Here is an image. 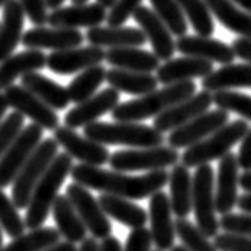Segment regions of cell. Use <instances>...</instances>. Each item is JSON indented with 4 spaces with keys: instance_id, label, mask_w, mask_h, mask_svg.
<instances>
[{
    "instance_id": "cell-11",
    "label": "cell",
    "mask_w": 251,
    "mask_h": 251,
    "mask_svg": "<svg viewBox=\"0 0 251 251\" xmlns=\"http://www.w3.org/2000/svg\"><path fill=\"white\" fill-rule=\"evenodd\" d=\"M8 107H11L19 115L32 120V123L40 126L46 130H56L59 127V116L56 110L48 107L45 102H42L37 96L32 94L23 86L11 84L10 88L3 91Z\"/></svg>"
},
{
    "instance_id": "cell-52",
    "label": "cell",
    "mask_w": 251,
    "mask_h": 251,
    "mask_svg": "<svg viewBox=\"0 0 251 251\" xmlns=\"http://www.w3.org/2000/svg\"><path fill=\"white\" fill-rule=\"evenodd\" d=\"M42 251H76L75 243H70V242H57L54 245H51L48 248H45Z\"/></svg>"
},
{
    "instance_id": "cell-13",
    "label": "cell",
    "mask_w": 251,
    "mask_h": 251,
    "mask_svg": "<svg viewBox=\"0 0 251 251\" xmlns=\"http://www.w3.org/2000/svg\"><path fill=\"white\" fill-rule=\"evenodd\" d=\"M52 138L57 142L59 147L64 148V151L72 159L80 161V164L100 167L110 159V153L105 148V145L89 140V138L80 135L75 129H70L67 126H59L54 130Z\"/></svg>"
},
{
    "instance_id": "cell-56",
    "label": "cell",
    "mask_w": 251,
    "mask_h": 251,
    "mask_svg": "<svg viewBox=\"0 0 251 251\" xmlns=\"http://www.w3.org/2000/svg\"><path fill=\"white\" fill-rule=\"evenodd\" d=\"M230 2L235 3V5H239V6H242L243 10L251 15V0H230Z\"/></svg>"
},
{
    "instance_id": "cell-30",
    "label": "cell",
    "mask_w": 251,
    "mask_h": 251,
    "mask_svg": "<svg viewBox=\"0 0 251 251\" xmlns=\"http://www.w3.org/2000/svg\"><path fill=\"white\" fill-rule=\"evenodd\" d=\"M21 78H23L21 80L23 88L30 91L32 94L37 96L42 102H45L52 110H64L70 103L67 88L50 80L48 76L38 74V72H32V74H27Z\"/></svg>"
},
{
    "instance_id": "cell-51",
    "label": "cell",
    "mask_w": 251,
    "mask_h": 251,
    "mask_svg": "<svg viewBox=\"0 0 251 251\" xmlns=\"http://www.w3.org/2000/svg\"><path fill=\"white\" fill-rule=\"evenodd\" d=\"M99 248H100V243L97 242V239H94V237H86L81 242V247L76 251H99Z\"/></svg>"
},
{
    "instance_id": "cell-54",
    "label": "cell",
    "mask_w": 251,
    "mask_h": 251,
    "mask_svg": "<svg viewBox=\"0 0 251 251\" xmlns=\"http://www.w3.org/2000/svg\"><path fill=\"white\" fill-rule=\"evenodd\" d=\"M237 207H239L243 213H250L251 215V194H243L239 197V201H237Z\"/></svg>"
},
{
    "instance_id": "cell-1",
    "label": "cell",
    "mask_w": 251,
    "mask_h": 251,
    "mask_svg": "<svg viewBox=\"0 0 251 251\" xmlns=\"http://www.w3.org/2000/svg\"><path fill=\"white\" fill-rule=\"evenodd\" d=\"M70 176L74 181L88 189L100 191L129 201H142L151 197L169 183L166 170H153L143 175H127L118 170H105L102 167L78 164L72 167Z\"/></svg>"
},
{
    "instance_id": "cell-26",
    "label": "cell",
    "mask_w": 251,
    "mask_h": 251,
    "mask_svg": "<svg viewBox=\"0 0 251 251\" xmlns=\"http://www.w3.org/2000/svg\"><path fill=\"white\" fill-rule=\"evenodd\" d=\"M43 67H46V54L42 50H25L11 54L0 62V91L10 88L16 78L38 72Z\"/></svg>"
},
{
    "instance_id": "cell-41",
    "label": "cell",
    "mask_w": 251,
    "mask_h": 251,
    "mask_svg": "<svg viewBox=\"0 0 251 251\" xmlns=\"http://www.w3.org/2000/svg\"><path fill=\"white\" fill-rule=\"evenodd\" d=\"M213 103L220 110L232 111L240 115L243 120L251 121V97L237 91H218L213 92Z\"/></svg>"
},
{
    "instance_id": "cell-28",
    "label": "cell",
    "mask_w": 251,
    "mask_h": 251,
    "mask_svg": "<svg viewBox=\"0 0 251 251\" xmlns=\"http://www.w3.org/2000/svg\"><path fill=\"white\" fill-rule=\"evenodd\" d=\"M170 207L176 218H188L193 211V175L183 164H175L169 174Z\"/></svg>"
},
{
    "instance_id": "cell-6",
    "label": "cell",
    "mask_w": 251,
    "mask_h": 251,
    "mask_svg": "<svg viewBox=\"0 0 251 251\" xmlns=\"http://www.w3.org/2000/svg\"><path fill=\"white\" fill-rule=\"evenodd\" d=\"M57 150L59 145L54 138H43L27 159V162L24 164V167L18 174L11 186V201L15 202L18 210L27 208L34 188L37 186L38 180L42 178L46 169L50 167V164L54 161V157L57 156Z\"/></svg>"
},
{
    "instance_id": "cell-27",
    "label": "cell",
    "mask_w": 251,
    "mask_h": 251,
    "mask_svg": "<svg viewBox=\"0 0 251 251\" xmlns=\"http://www.w3.org/2000/svg\"><path fill=\"white\" fill-rule=\"evenodd\" d=\"M105 61L115 69L140 72V74H153L159 69L161 61L154 52L140 50L138 46L127 48H110L105 52Z\"/></svg>"
},
{
    "instance_id": "cell-46",
    "label": "cell",
    "mask_w": 251,
    "mask_h": 251,
    "mask_svg": "<svg viewBox=\"0 0 251 251\" xmlns=\"http://www.w3.org/2000/svg\"><path fill=\"white\" fill-rule=\"evenodd\" d=\"M213 245L218 251H251V237L235 234H216Z\"/></svg>"
},
{
    "instance_id": "cell-60",
    "label": "cell",
    "mask_w": 251,
    "mask_h": 251,
    "mask_svg": "<svg viewBox=\"0 0 251 251\" xmlns=\"http://www.w3.org/2000/svg\"><path fill=\"white\" fill-rule=\"evenodd\" d=\"M74 5H80V3H88V0H72Z\"/></svg>"
},
{
    "instance_id": "cell-48",
    "label": "cell",
    "mask_w": 251,
    "mask_h": 251,
    "mask_svg": "<svg viewBox=\"0 0 251 251\" xmlns=\"http://www.w3.org/2000/svg\"><path fill=\"white\" fill-rule=\"evenodd\" d=\"M240 150L239 154H237V162H239V167L243 170H251V129H248V132L243 138L240 140Z\"/></svg>"
},
{
    "instance_id": "cell-16",
    "label": "cell",
    "mask_w": 251,
    "mask_h": 251,
    "mask_svg": "<svg viewBox=\"0 0 251 251\" xmlns=\"http://www.w3.org/2000/svg\"><path fill=\"white\" fill-rule=\"evenodd\" d=\"M105 61V51L97 46H78V48L52 51L46 56V67L57 75H72L83 72L92 65Z\"/></svg>"
},
{
    "instance_id": "cell-18",
    "label": "cell",
    "mask_w": 251,
    "mask_h": 251,
    "mask_svg": "<svg viewBox=\"0 0 251 251\" xmlns=\"http://www.w3.org/2000/svg\"><path fill=\"white\" fill-rule=\"evenodd\" d=\"M107 21V8L100 3H80L72 6H61L50 13L48 24L59 29H75L80 27H97Z\"/></svg>"
},
{
    "instance_id": "cell-43",
    "label": "cell",
    "mask_w": 251,
    "mask_h": 251,
    "mask_svg": "<svg viewBox=\"0 0 251 251\" xmlns=\"http://www.w3.org/2000/svg\"><path fill=\"white\" fill-rule=\"evenodd\" d=\"M220 227L227 234L251 237V215L250 213H226L221 215Z\"/></svg>"
},
{
    "instance_id": "cell-21",
    "label": "cell",
    "mask_w": 251,
    "mask_h": 251,
    "mask_svg": "<svg viewBox=\"0 0 251 251\" xmlns=\"http://www.w3.org/2000/svg\"><path fill=\"white\" fill-rule=\"evenodd\" d=\"M84 35L75 29L34 27L23 34L21 43L27 50H70L81 46Z\"/></svg>"
},
{
    "instance_id": "cell-37",
    "label": "cell",
    "mask_w": 251,
    "mask_h": 251,
    "mask_svg": "<svg viewBox=\"0 0 251 251\" xmlns=\"http://www.w3.org/2000/svg\"><path fill=\"white\" fill-rule=\"evenodd\" d=\"M184 13V18L193 25L197 35L210 37L215 32V23L205 0H176Z\"/></svg>"
},
{
    "instance_id": "cell-45",
    "label": "cell",
    "mask_w": 251,
    "mask_h": 251,
    "mask_svg": "<svg viewBox=\"0 0 251 251\" xmlns=\"http://www.w3.org/2000/svg\"><path fill=\"white\" fill-rule=\"evenodd\" d=\"M19 3L23 6L24 15L30 19L35 27H45L48 24L50 11L46 0H19Z\"/></svg>"
},
{
    "instance_id": "cell-50",
    "label": "cell",
    "mask_w": 251,
    "mask_h": 251,
    "mask_svg": "<svg viewBox=\"0 0 251 251\" xmlns=\"http://www.w3.org/2000/svg\"><path fill=\"white\" fill-rule=\"evenodd\" d=\"M99 251H123V247H121V242L116 239V237H107V239H103L102 243H100V248Z\"/></svg>"
},
{
    "instance_id": "cell-7",
    "label": "cell",
    "mask_w": 251,
    "mask_h": 251,
    "mask_svg": "<svg viewBox=\"0 0 251 251\" xmlns=\"http://www.w3.org/2000/svg\"><path fill=\"white\" fill-rule=\"evenodd\" d=\"M193 211L196 226L207 237H215L220 230L215 207V172L210 164L196 167L193 175Z\"/></svg>"
},
{
    "instance_id": "cell-35",
    "label": "cell",
    "mask_w": 251,
    "mask_h": 251,
    "mask_svg": "<svg viewBox=\"0 0 251 251\" xmlns=\"http://www.w3.org/2000/svg\"><path fill=\"white\" fill-rule=\"evenodd\" d=\"M105 76H107V69L100 64L92 65V67L80 72L67 86L70 102L81 103L88 100L102 86V83L105 81Z\"/></svg>"
},
{
    "instance_id": "cell-8",
    "label": "cell",
    "mask_w": 251,
    "mask_h": 251,
    "mask_svg": "<svg viewBox=\"0 0 251 251\" xmlns=\"http://www.w3.org/2000/svg\"><path fill=\"white\" fill-rule=\"evenodd\" d=\"M180 161L178 150L172 147L121 150L110 154V166L118 172H153L174 167Z\"/></svg>"
},
{
    "instance_id": "cell-39",
    "label": "cell",
    "mask_w": 251,
    "mask_h": 251,
    "mask_svg": "<svg viewBox=\"0 0 251 251\" xmlns=\"http://www.w3.org/2000/svg\"><path fill=\"white\" fill-rule=\"evenodd\" d=\"M175 232L183 242V247L189 251H218L213 242H210L208 237L196 224L188 221V218H178L175 221Z\"/></svg>"
},
{
    "instance_id": "cell-31",
    "label": "cell",
    "mask_w": 251,
    "mask_h": 251,
    "mask_svg": "<svg viewBox=\"0 0 251 251\" xmlns=\"http://www.w3.org/2000/svg\"><path fill=\"white\" fill-rule=\"evenodd\" d=\"M202 88L208 92L230 91L235 88H251V65L250 64H227L220 70L211 72L202 78Z\"/></svg>"
},
{
    "instance_id": "cell-3",
    "label": "cell",
    "mask_w": 251,
    "mask_h": 251,
    "mask_svg": "<svg viewBox=\"0 0 251 251\" xmlns=\"http://www.w3.org/2000/svg\"><path fill=\"white\" fill-rule=\"evenodd\" d=\"M72 167H74V161L67 153L57 154L38 180L34 193L30 196L29 205L25 208L27 211H25L24 223L29 230L42 227V224L46 221L52 203L59 196V189L64 184L65 178L70 175Z\"/></svg>"
},
{
    "instance_id": "cell-53",
    "label": "cell",
    "mask_w": 251,
    "mask_h": 251,
    "mask_svg": "<svg viewBox=\"0 0 251 251\" xmlns=\"http://www.w3.org/2000/svg\"><path fill=\"white\" fill-rule=\"evenodd\" d=\"M239 186L245 189V193L251 194V170H245L239 176Z\"/></svg>"
},
{
    "instance_id": "cell-17",
    "label": "cell",
    "mask_w": 251,
    "mask_h": 251,
    "mask_svg": "<svg viewBox=\"0 0 251 251\" xmlns=\"http://www.w3.org/2000/svg\"><path fill=\"white\" fill-rule=\"evenodd\" d=\"M135 23L140 25V30L147 37V40L153 46V52L159 61H170L175 54V40L170 34L167 25L164 24L159 16L147 6H138L134 15Z\"/></svg>"
},
{
    "instance_id": "cell-25",
    "label": "cell",
    "mask_w": 251,
    "mask_h": 251,
    "mask_svg": "<svg viewBox=\"0 0 251 251\" xmlns=\"http://www.w3.org/2000/svg\"><path fill=\"white\" fill-rule=\"evenodd\" d=\"M89 45L97 48H127V46H143L147 43V37L137 27H111V25H97L88 30L84 35Z\"/></svg>"
},
{
    "instance_id": "cell-19",
    "label": "cell",
    "mask_w": 251,
    "mask_h": 251,
    "mask_svg": "<svg viewBox=\"0 0 251 251\" xmlns=\"http://www.w3.org/2000/svg\"><path fill=\"white\" fill-rule=\"evenodd\" d=\"M118 103H120V92L116 89L108 88L96 92L88 100L76 103L75 108L69 110L64 118V124L70 129L84 127L91 123H96L108 111H113Z\"/></svg>"
},
{
    "instance_id": "cell-4",
    "label": "cell",
    "mask_w": 251,
    "mask_h": 251,
    "mask_svg": "<svg viewBox=\"0 0 251 251\" xmlns=\"http://www.w3.org/2000/svg\"><path fill=\"white\" fill-rule=\"evenodd\" d=\"M84 137L100 145H123L130 148L161 147L166 137L151 126L140 123H91L84 126Z\"/></svg>"
},
{
    "instance_id": "cell-59",
    "label": "cell",
    "mask_w": 251,
    "mask_h": 251,
    "mask_svg": "<svg viewBox=\"0 0 251 251\" xmlns=\"http://www.w3.org/2000/svg\"><path fill=\"white\" fill-rule=\"evenodd\" d=\"M170 251H189V250H188V248H184L183 245H176V247L174 245V247L170 248Z\"/></svg>"
},
{
    "instance_id": "cell-42",
    "label": "cell",
    "mask_w": 251,
    "mask_h": 251,
    "mask_svg": "<svg viewBox=\"0 0 251 251\" xmlns=\"http://www.w3.org/2000/svg\"><path fill=\"white\" fill-rule=\"evenodd\" d=\"M24 129V116L18 111H13L0 123V157L10 148V145L16 140V137Z\"/></svg>"
},
{
    "instance_id": "cell-33",
    "label": "cell",
    "mask_w": 251,
    "mask_h": 251,
    "mask_svg": "<svg viewBox=\"0 0 251 251\" xmlns=\"http://www.w3.org/2000/svg\"><path fill=\"white\" fill-rule=\"evenodd\" d=\"M105 81L110 84V88L116 89L118 92H126L132 96H145L157 89V78L151 74H140V72H130L123 69H111L107 70Z\"/></svg>"
},
{
    "instance_id": "cell-10",
    "label": "cell",
    "mask_w": 251,
    "mask_h": 251,
    "mask_svg": "<svg viewBox=\"0 0 251 251\" xmlns=\"http://www.w3.org/2000/svg\"><path fill=\"white\" fill-rule=\"evenodd\" d=\"M65 196L69 197L72 205L75 207L78 216L81 218L88 232L97 240H103L111 235V223L108 216L103 213L100 203L89 193L88 188L78 183H72L67 186Z\"/></svg>"
},
{
    "instance_id": "cell-49",
    "label": "cell",
    "mask_w": 251,
    "mask_h": 251,
    "mask_svg": "<svg viewBox=\"0 0 251 251\" xmlns=\"http://www.w3.org/2000/svg\"><path fill=\"white\" fill-rule=\"evenodd\" d=\"M230 48H232L237 57L243 59V61L251 65V40H248V38H242V37L234 38Z\"/></svg>"
},
{
    "instance_id": "cell-24",
    "label": "cell",
    "mask_w": 251,
    "mask_h": 251,
    "mask_svg": "<svg viewBox=\"0 0 251 251\" xmlns=\"http://www.w3.org/2000/svg\"><path fill=\"white\" fill-rule=\"evenodd\" d=\"M25 15L19 0H8L2 6V23H0V62L13 54L23 38Z\"/></svg>"
},
{
    "instance_id": "cell-61",
    "label": "cell",
    "mask_w": 251,
    "mask_h": 251,
    "mask_svg": "<svg viewBox=\"0 0 251 251\" xmlns=\"http://www.w3.org/2000/svg\"><path fill=\"white\" fill-rule=\"evenodd\" d=\"M3 247V234H2V227H0V248Z\"/></svg>"
},
{
    "instance_id": "cell-12",
    "label": "cell",
    "mask_w": 251,
    "mask_h": 251,
    "mask_svg": "<svg viewBox=\"0 0 251 251\" xmlns=\"http://www.w3.org/2000/svg\"><path fill=\"white\" fill-rule=\"evenodd\" d=\"M229 123V115L224 110H208L205 113L199 115L189 123L180 126L175 130L170 132L167 137L169 147L180 150V148H189L193 145L199 143L203 138L213 134L215 130L223 127L224 124Z\"/></svg>"
},
{
    "instance_id": "cell-57",
    "label": "cell",
    "mask_w": 251,
    "mask_h": 251,
    "mask_svg": "<svg viewBox=\"0 0 251 251\" xmlns=\"http://www.w3.org/2000/svg\"><path fill=\"white\" fill-rule=\"evenodd\" d=\"M64 2L65 0H46V5H48V8L51 10H57V8H61V6H64Z\"/></svg>"
},
{
    "instance_id": "cell-40",
    "label": "cell",
    "mask_w": 251,
    "mask_h": 251,
    "mask_svg": "<svg viewBox=\"0 0 251 251\" xmlns=\"http://www.w3.org/2000/svg\"><path fill=\"white\" fill-rule=\"evenodd\" d=\"M0 227L11 239H16V237L23 235L25 232V229H27L24 220L19 215L18 207L15 205V202L3 193L2 188H0Z\"/></svg>"
},
{
    "instance_id": "cell-47",
    "label": "cell",
    "mask_w": 251,
    "mask_h": 251,
    "mask_svg": "<svg viewBox=\"0 0 251 251\" xmlns=\"http://www.w3.org/2000/svg\"><path fill=\"white\" fill-rule=\"evenodd\" d=\"M151 245H153V239H151L150 229L138 227L130 230L123 251H153Z\"/></svg>"
},
{
    "instance_id": "cell-38",
    "label": "cell",
    "mask_w": 251,
    "mask_h": 251,
    "mask_svg": "<svg viewBox=\"0 0 251 251\" xmlns=\"http://www.w3.org/2000/svg\"><path fill=\"white\" fill-rule=\"evenodd\" d=\"M153 11L167 25L174 37H183L188 32V21L176 0H150Z\"/></svg>"
},
{
    "instance_id": "cell-9",
    "label": "cell",
    "mask_w": 251,
    "mask_h": 251,
    "mask_svg": "<svg viewBox=\"0 0 251 251\" xmlns=\"http://www.w3.org/2000/svg\"><path fill=\"white\" fill-rule=\"evenodd\" d=\"M43 140V129L37 124H27L0 157V188L11 186L24 164Z\"/></svg>"
},
{
    "instance_id": "cell-44",
    "label": "cell",
    "mask_w": 251,
    "mask_h": 251,
    "mask_svg": "<svg viewBox=\"0 0 251 251\" xmlns=\"http://www.w3.org/2000/svg\"><path fill=\"white\" fill-rule=\"evenodd\" d=\"M142 5V0H116L115 5L107 13V23L111 27L123 25L127 19L134 15L135 10Z\"/></svg>"
},
{
    "instance_id": "cell-2",
    "label": "cell",
    "mask_w": 251,
    "mask_h": 251,
    "mask_svg": "<svg viewBox=\"0 0 251 251\" xmlns=\"http://www.w3.org/2000/svg\"><path fill=\"white\" fill-rule=\"evenodd\" d=\"M193 94H196V84L193 81L167 84L162 89H156L134 100L118 103L111 111V116L115 121L138 123L148 118H156L178 102L186 100Z\"/></svg>"
},
{
    "instance_id": "cell-20",
    "label": "cell",
    "mask_w": 251,
    "mask_h": 251,
    "mask_svg": "<svg viewBox=\"0 0 251 251\" xmlns=\"http://www.w3.org/2000/svg\"><path fill=\"white\" fill-rule=\"evenodd\" d=\"M239 162L234 153H227L220 159L215 184V207L216 213H230L239 201Z\"/></svg>"
},
{
    "instance_id": "cell-32",
    "label": "cell",
    "mask_w": 251,
    "mask_h": 251,
    "mask_svg": "<svg viewBox=\"0 0 251 251\" xmlns=\"http://www.w3.org/2000/svg\"><path fill=\"white\" fill-rule=\"evenodd\" d=\"M99 203L103 210V213L113 218L115 221L121 223L123 226L130 229L145 227L148 221V213L137 203L130 202L129 199L111 196V194H102L99 197Z\"/></svg>"
},
{
    "instance_id": "cell-22",
    "label": "cell",
    "mask_w": 251,
    "mask_h": 251,
    "mask_svg": "<svg viewBox=\"0 0 251 251\" xmlns=\"http://www.w3.org/2000/svg\"><path fill=\"white\" fill-rule=\"evenodd\" d=\"M175 48L183 56L199 57L223 65L232 64L235 59V52L229 45L202 35H183L175 42Z\"/></svg>"
},
{
    "instance_id": "cell-15",
    "label": "cell",
    "mask_w": 251,
    "mask_h": 251,
    "mask_svg": "<svg viewBox=\"0 0 251 251\" xmlns=\"http://www.w3.org/2000/svg\"><path fill=\"white\" fill-rule=\"evenodd\" d=\"M172 213L174 211L170 207V199L164 191H157L150 197V232L156 248L161 251L170 250L176 239L175 221L172 220Z\"/></svg>"
},
{
    "instance_id": "cell-14",
    "label": "cell",
    "mask_w": 251,
    "mask_h": 251,
    "mask_svg": "<svg viewBox=\"0 0 251 251\" xmlns=\"http://www.w3.org/2000/svg\"><path fill=\"white\" fill-rule=\"evenodd\" d=\"M213 103V94L208 91H201L196 92L191 97H188L186 100L178 102L174 107H170L169 110L162 111L161 115H157L154 118L153 127L156 130H159L161 134L164 132H172L180 126L189 123L191 120H194L199 115L208 111L210 105Z\"/></svg>"
},
{
    "instance_id": "cell-63",
    "label": "cell",
    "mask_w": 251,
    "mask_h": 251,
    "mask_svg": "<svg viewBox=\"0 0 251 251\" xmlns=\"http://www.w3.org/2000/svg\"><path fill=\"white\" fill-rule=\"evenodd\" d=\"M153 251H161V250H153Z\"/></svg>"
},
{
    "instance_id": "cell-62",
    "label": "cell",
    "mask_w": 251,
    "mask_h": 251,
    "mask_svg": "<svg viewBox=\"0 0 251 251\" xmlns=\"http://www.w3.org/2000/svg\"><path fill=\"white\" fill-rule=\"evenodd\" d=\"M6 2H8V0H0V6H3Z\"/></svg>"
},
{
    "instance_id": "cell-55",
    "label": "cell",
    "mask_w": 251,
    "mask_h": 251,
    "mask_svg": "<svg viewBox=\"0 0 251 251\" xmlns=\"http://www.w3.org/2000/svg\"><path fill=\"white\" fill-rule=\"evenodd\" d=\"M6 110H8V102H6L5 94H3L2 91H0V123H2L3 116L6 113Z\"/></svg>"
},
{
    "instance_id": "cell-23",
    "label": "cell",
    "mask_w": 251,
    "mask_h": 251,
    "mask_svg": "<svg viewBox=\"0 0 251 251\" xmlns=\"http://www.w3.org/2000/svg\"><path fill=\"white\" fill-rule=\"evenodd\" d=\"M211 72H213V62L184 56L161 64L156 70V78L161 84L167 86L181 81H193V78H205Z\"/></svg>"
},
{
    "instance_id": "cell-58",
    "label": "cell",
    "mask_w": 251,
    "mask_h": 251,
    "mask_svg": "<svg viewBox=\"0 0 251 251\" xmlns=\"http://www.w3.org/2000/svg\"><path fill=\"white\" fill-rule=\"evenodd\" d=\"M116 0H97V3H100L103 8H111L115 5Z\"/></svg>"
},
{
    "instance_id": "cell-34",
    "label": "cell",
    "mask_w": 251,
    "mask_h": 251,
    "mask_svg": "<svg viewBox=\"0 0 251 251\" xmlns=\"http://www.w3.org/2000/svg\"><path fill=\"white\" fill-rule=\"evenodd\" d=\"M211 15H215L224 27L242 38L251 40V15L237 8L230 0H205Z\"/></svg>"
},
{
    "instance_id": "cell-5",
    "label": "cell",
    "mask_w": 251,
    "mask_h": 251,
    "mask_svg": "<svg viewBox=\"0 0 251 251\" xmlns=\"http://www.w3.org/2000/svg\"><path fill=\"white\" fill-rule=\"evenodd\" d=\"M247 132L248 123L245 120H237L234 123L224 124L223 127L215 130L207 138H203L199 143L184 150V153L180 156L181 164L189 169L221 159L223 156L230 153V148L235 143H239Z\"/></svg>"
},
{
    "instance_id": "cell-29",
    "label": "cell",
    "mask_w": 251,
    "mask_h": 251,
    "mask_svg": "<svg viewBox=\"0 0 251 251\" xmlns=\"http://www.w3.org/2000/svg\"><path fill=\"white\" fill-rule=\"evenodd\" d=\"M52 218L56 221V226L61 237L65 242L70 243H81L88 237V229L83 224L81 218L78 216L75 207L72 205L67 196L59 194L51 208Z\"/></svg>"
},
{
    "instance_id": "cell-36",
    "label": "cell",
    "mask_w": 251,
    "mask_h": 251,
    "mask_svg": "<svg viewBox=\"0 0 251 251\" xmlns=\"http://www.w3.org/2000/svg\"><path fill=\"white\" fill-rule=\"evenodd\" d=\"M61 242V234L54 227H38L29 230L13 239L6 247H2L0 251H42L54 243Z\"/></svg>"
}]
</instances>
